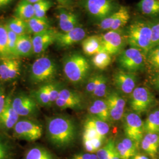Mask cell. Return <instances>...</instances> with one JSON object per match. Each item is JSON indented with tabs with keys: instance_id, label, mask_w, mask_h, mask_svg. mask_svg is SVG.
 <instances>
[{
	"instance_id": "1",
	"label": "cell",
	"mask_w": 159,
	"mask_h": 159,
	"mask_svg": "<svg viewBox=\"0 0 159 159\" xmlns=\"http://www.w3.org/2000/svg\"><path fill=\"white\" fill-rule=\"evenodd\" d=\"M46 130L48 140L58 148L70 145L77 134V127L73 120L63 116L52 117L47 120Z\"/></svg>"
},
{
	"instance_id": "2",
	"label": "cell",
	"mask_w": 159,
	"mask_h": 159,
	"mask_svg": "<svg viewBox=\"0 0 159 159\" xmlns=\"http://www.w3.org/2000/svg\"><path fill=\"white\" fill-rule=\"evenodd\" d=\"M126 39L131 47L137 48L146 55L152 48L151 23L137 20L131 24L127 32Z\"/></svg>"
},
{
	"instance_id": "3",
	"label": "cell",
	"mask_w": 159,
	"mask_h": 159,
	"mask_svg": "<svg viewBox=\"0 0 159 159\" xmlns=\"http://www.w3.org/2000/svg\"><path fill=\"white\" fill-rule=\"evenodd\" d=\"M63 71L67 79L72 83H82L90 71V64L85 57L74 53L66 57L63 63Z\"/></svg>"
},
{
	"instance_id": "4",
	"label": "cell",
	"mask_w": 159,
	"mask_h": 159,
	"mask_svg": "<svg viewBox=\"0 0 159 159\" xmlns=\"http://www.w3.org/2000/svg\"><path fill=\"white\" fill-rule=\"evenodd\" d=\"M57 66L48 57H40L33 64L30 71L31 81L36 84L47 83L57 73Z\"/></svg>"
},
{
	"instance_id": "5",
	"label": "cell",
	"mask_w": 159,
	"mask_h": 159,
	"mask_svg": "<svg viewBox=\"0 0 159 159\" xmlns=\"http://www.w3.org/2000/svg\"><path fill=\"white\" fill-rule=\"evenodd\" d=\"M146 62V55L142 51L133 47L121 51L118 58L120 68L133 73L143 70Z\"/></svg>"
},
{
	"instance_id": "6",
	"label": "cell",
	"mask_w": 159,
	"mask_h": 159,
	"mask_svg": "<svg viewBox=\"0 0 159 159\" xmlns=\"http://www.w3.org/2000/svg\"><path fill=\"white\" fill-rule=\"evenodd\" d=\"M83 6L89 15L99 22L119 8L111 0H84Z\"/></svg>"
},
{
	"instance_id": "7",
	"label": "cell",
	"mask_w": 159,
	"mask_h": 159,
	"mask_svg": "<svg viewBox=\"0 0 159 159\" xmlns=\"http://www.w3.org/2000/svg\"><path fill=\"white\" fill-rule=\"evenodd\" d=\"M123 129L125 136L140 145L144 136L143 122L141 117L134 111H129L123 117Z\"/></svg>"
},
{
	"instance_id": "8",
	"label": "cell",
	"mask_w": 159,
	"mask_h": 159,
	"mask_svg": "<svg viewBox=\"0 0 159 159\" xmlns=\"http://www.w3.org/2000/svg\"><path fill=\"white\" fill-rule=\"evenodd\" d=\"M155 101L153 93L144 87H136L130 94L129 106L133 111L137 114L148 111Z\"/></svg>"
},
{
	"instance_id": "9",
	"label": "cell",
	"mask_w": 159,
	"mask_h": 159,
	"mask_svg": "<svg viewBox=\"0 0 159 159\" xmlns=\"http://www.w3.org/2000/svg\"><path fill=\"white\" fill-rule=\"evenodd\" d=\"M14 130L16 136L27 141L37 140L43 134L42 127L30 120H18L14 127Z\"/></svg>"
},
{
	"instance_id": "10",
	"label": "cell",
	"mask_w": 159,
	"mask_h": 159,
	"mask_svg": "<svg viewBox=\"0 0 159 159\" xmlns=\"http://www.w3.org/2000/svg\"><path fill=\"white\" fill-rule=\"evenodd\" d=\"M101 37L103 51L111 56L117 54L122 51L126 36L125 37L120 32V30H109V31L102 34Z\"/></svg>"
},
{
	"instance_id": "11",
	"label": "cell",
	"mask_w": 159,
	"mask_h": 159,
	"mask_svg": "<svg viewBox=\"0 0 159 159\" xmlns=\"http://www.w3.org/2000/svg\"><path fill=\"white\" fill-rule=\"evenodd\" d=\"M108 107L110 120L113 121H119L125 114V99L115 90L110 91L105 98Z\"/></svg>"
},
{
	"instance_id": "12",
	"label": "cell",
	"mask_w": 159,
	"mask_h": 159,
	"mask_svg": "<svg viewBox=\"0 0 159 159\" xmlns=\"http://www.w3.org/2000/svg\"><path fill=\"white\" fill-rule=\"evenodd\" d=\"M114 83L120 93L130 95L136 88L137 77L133 73L121 70L114 75Z\"/></svg>"
},
{
	"instance_id": "13",
	"label": "cell",
	"mask_w": 159,
	"mask_h": 159,
	"mask_svg": "<svg viewBox=\"0 0 159 159\" xmlns=\"http://www.w3.org/2000/svg\"><path fill=\"white\" fill-rule=\"evenodd\" d=\"M12 106L19 116H29L37 111V103L32 97L20 94L12 99Z\"/></svg>"
},
{
	"instance_id": "14",
	"label": "cell",
	"mask_w": 159,
	"mask_h": 159,
	"mask_svg": "<svg viewBox=\"0 0 159 159\" xmlns=\"http://www.w3.org/2000/svg\"><path fill=\"white\" fill-rule=\"evenodd\" d=\"M85 35V30L79 26L68 32H57L55 43L60 47H67L83 41Z\"/></svg>"
},
{
	"instance_id": "15",
	"label": "cell",
	"mask_w": 159,
	"mask_h": 159,
	"mask_svg": "<svg viewBox=\"0 0 159 159\" xmlns=\"http://www.w3.org/2000/svg\"><path fill=\"white\" fill-rule=\"evenodd\" d=\"M57 33V31L51 28L34 34L32 38L34 53L40 54L46 51L49 46L55 42Z\"/></svg>"
},
{
	"instance_id": "16",
	"label": "cell",
	"mask_w": 159,
	"mask_h": 159,
	"mask_svg": "<svg viewBox=\"0 0 159 159\" xmlns=\"http://www.w3.org/2000/svg\"><path fill=\"white\" fill-rule=\"evenodd\" d=\"M20 61L16 58H4L0 63V80L8 81L16 78L20 71Z\"/></svg>"
},
{
	"instance_id": "17",
	"label": "cell",
	"mask_w": 159,
	"mask_h": 159,
	"mask_svg": "<svg viewBox=\"0 0 159 159\" xmlns=\"http://www.w3.org/2000/svg\"><path fill=\"white\" fill-rule=\"evenodd\" d=\"M12 99L9 96L6 97V104L0 119V125L3 128L10 129L14 128L19 120V115L12 106Z\"/></svg>"
},
{
	"instance_id": "18",
	"label": "cell",
	"mask_w": 159,
	"mask_h": 159,
	"mask_svg": "<svg viewBox=\"0 0 159 159\" xmlns=\"http://www.w3.org/2000/svg\"><path fill=\"white\" fill-rule=\"evenodd\" d=\"M140 144L144 153L152 159H157L159 149V134L146 133Z\"/></svg>"
},
{
	"instance_id": "19",
	"label": "cell",
	"mask_w": 159,
	"mask_h": 159,
	"mask_svg": "<svg viewBox=\"0 0 159 159\" xmlns=\"http://www.w3.org/2000/svg\"><path fill=\"white\" fill-rule=\"evenodd\" d=\"M79 18L73 12L61 10L58 14V24L60 29L64 32H68L79 27Z\"/></svg>"
},
{
	"instance_id": "20",
	"label": "cell",
	"mask_w": 159,
	"mask_h": 159,
	"mask_svg": "<svg viewBox=\"0 0 159 159\" xmlns=\"http://www.w3.org/2000/svg\"><path fill=\"white\" fill-rule=\"evenodd\" d=\"M82 48L87 56H94L103 51L102 37L100 35H91L82 41Z\"/></svg>"
},
{
	"instance_id": "21",
	"label": "cell",
	"mask_w": 159,
	"mask_h": 159,
	"mask_svg": "<svg viewBox=\"0 0 159 159\" xmlns=\"http://www.w3.org/2000/svg\"><path fill=\"white\" fill-rule=\"evenodd\" d=\"M34 53L32 37L28 34L18 35L17 39L16 56L28 57Z\"/></svg>"
},
{
	"instance_id": "22",
	"label": "cell",
	"mask_w": 159,
	"mask_h": 159,
	"mask_svg": "<svg viewBox=\"0 0 159 159\" xmlns=\"http://www.w3.org/2000/svg\"><path fill=\"white\" fill-rule=\"evenodd\" d=\"M89 113L105 122L110 121V114L107 103L104 100L97 99L94 101L88 107Z\"/></svg>"
},
{
	"instance_id": "23",
	"label": "cell",
	"mask_w": 159,
	"mask_h": 159,
	"mask_svg": "<svg viewBox=\"0 0 159 159\" xmlns=\"http://www.w3.org/2000/svg\"><path fill=\"white\" fill-rule=\"evenodd\" d=\"M25 21L27 23V31L29 33L37 34L51 29L50 21L46 17L39 18L34 16Z\"/></svg>"
},
{
	"instance_id": "24",
	"label": "cell",
	"mask_w": 159,
	"mask_h": 159,
	"mask_svg": "<svg viewBox=\"0 0 159 159\" xmlns=\"http://www.w3.org/2000/svg\"><path fill=\"white\" fill-rule=\"evenodd\" d=\"M15 17L27 21L35 16L34 6L28 0H21L15 10Z\"/></svg>"
},
{
	"instance_id": "25",
	"label": "cell",
	"mask_w": 159,
	"mask_h": 159,
	"mask_svg": "<svg viewBox=\"0 0 159 159\" xmlns=\"http://www.w3.org/2000/svg\"><path fill=\"white\" fill-rule=\"evenodd\" d=\"M137 6L144 15L154 16L159 14V0H140Z\"/></svg>"
},
{
	"instance_id": "26",
	"label": "cell",
	"mask_w": 159,
	"mask_h": 159,
	"mask_svg": "<svg viewBox=\"0 0 159 159\" xmlns=\"http://www.w3.org/2000/svg\"><path fill=\"white\" fill-rule=\"evenodd\" d=\"M84 125L90 126L96 129L100 136L105 139L110 131V126L105 122L94 116H90L85 120Z\"/></svg>"
},
{
	"instance_id": "27",
	"label": "cell",
	"mask_w": 159,
	"mask_h": 159,
	"mask_svg": "<svg viewBox=\"0 0 159 159\" xmlns=\"http://www.w3.org/2000/svg\"><path fill=\"white\" fill-rule=\"evenodd\" d=\"M144 131L146 133L159 134V110H156L148 116L143 122Z\"/></svg>"
},
{
	"instance_id": "28",
	"label": "cell",
	"mask_w": 159,
	"mask_h": 159,
	"mask_svg": "<svg viewBox=\"0 0 159 159\" xmlns=\"http://www.w3.org/2000/svg\"><path fill=\"white\" fill-rule=\"evenodd\" d=\"M130 18L129 11L125 7H120L116 11V15L113 24L110 30H119L128 23Z\"/></svg>"
},
{
	"instance_id": "29",
	"label": "cell",
	"mask_w": 159,
	"mask_h": 159,
	"mask_svg": "<svg viewBox=\"0 0 159 159\" xmlns=\"http://www.w3.org/2000/svg\"><path fill=\"white\" fill-rule=\"evenodd\" d=\"M58 98L71 102L77 106L79 109L82 108L83 99L81 95L76 91L69 90L67 89H61Z\"/></svg>"
},
{
	"instance_id": "30",
	"label": "cell",
	"mask_w": 159,
	"mask_h": 159,
	"mask_svg": "<svg viewBox=\"0 0 159 159\" xmlns=\"http://www.w3.org/2000/svg\"><path fill=\"white\" fill-rule=\"evenodd\" d=\"M32 97L42 106L48 107L52 104L46 84L32 92Z\"/></svg>"
},
{
	"instance_id": "31",
	"label": "cell",
	"mask_w": 159,
	"mask_h": 159,
	"mask_svg": "<svg viewBox=\"0 0 159 159\" xmlns=\"http://www.w3.org/2000/svg\"><path fill=\"white\" fill-rule=\"evenodd\" d=\"M92 62L95 67L99 70H104L111 64V55L105 51L100 52L93 56Z\"/></svg>"
},
{
	"instance_id": "32",
	"label": "cell",
	"mask_w": 159,
	"mask_h": 159,
	"mask_svg": "<svg viewBox=\"0 0 159 159\" xmlns=\"http://www.w3.org/2000/svg\"><path fill=\"white\" fill-rule=\"evenodd\" d=\"M25 159H54L52 155L44 148L35 147L27 152Z\"/></svg>"
},
{
	"instance_id": "33",
	"label": "cell",
	"mask_w": 159,
	"mask_h": 159,
	"mask_svg": "<svg viewBox=\"0 0 159 159\" xmlns=\"http://www.w3.org/2000/svg\"><path fill=\"white\" fill-rule=\"evenodd\" d=\"M6 25L18 35L24 34L26 31H27L26 21L16 17L11 19Z\"/></svg>"
},
{
	"instance_id": "34",
	"label": "cell",
	"mask_w": 159,
	"mask_h": 159,
	"mask_svg": "<svg viewBox=\"0 0 159 159\" xmlns=\"http://www.w3.org/2000/svg\"><path fill=\"white\" fill-rule=\"evenodd\" d=\"M51 0H41L34 4L35 17L43 18L46 17V14L52 6Z\"/></svg>"
},
{
	"instance_id": "35",
	"label": "cell",
	"mask_w": 159,
	"mask_h": 159,
	"mask_svg": "<svg viewBox=\"0 0 159 159\" xmlns=\"http://www.w3.org/2000/svg\"><path fill=\"white\" fill-rule=\"evenodd\" d=\"M9 56L8 48V34L6 25L0 24V56L6 58Z\"/></svg>"
},
{
	"instance_id": "36",
	"label": "cell",
	"mask_w": 159,
	"mask_h": 159,
	"mask_svg": "<svg viewBox=\"0 0 159 159\" xmlns=\"http://www.w3.org/2000/svg\"><path fill=\"white\" fill-rule=\"evenodd\" d=\"M146 59L152 68L159 70V45L154 46L148 51Z\"/></svg>"
},
{
	"instance_id": "37",
	"label": "cell",
	"mask_w": 159,
	"mask_h": 159,
	"mask_svg": "<svg viewBox=\"0 0 159 159\" xmlns=\"http://www.w3.org/2000/svg\"><path fill=\"white\" fill-rule=\"evenodd\" d=\"M107 93V79L104 75L100 74L96 88L91 94V96L95 98H101L106 96Z\"/></svg>"
},
{
	"instance_id": "38",
	"label": "cell",
	"mask_w": 159,
	"mask_h": 159,
	"mask_svg": "<svg viewBox=\"0 0 159 159\" xmlns=\"http://www.w3.org/2000/svg\"><path fill=\"white\" fill-rule=\"evenodd\" d=\"M115 147V143L113 140H110L103 147L100 148L96 152L97 156L98 159H110L111 155L114 148Z\"/></svg>"
},
{
	"instance_id": "39",
	"label": "cell",
	"mask_w": 159,
	"mask_h": 159,
	"mask_svg": "<svg viewBox=\"0 0 159 159\" xmlns=\"http://www.w3.org/2000/svg\"><path fill=\"white\" fill-rule=\"evenodd\" d=\"M6 25L8 34V48L9 55L16 56V48L18 35L13 32L11 30L9 29V27H7L6 24Z\"/></svg>"
},
{
	"instance_id": "40",
	"label": "cell",
	"mask_w": 159,
	"mask_h": 159,
	"mask_svg": "<svg viewBox=\"0 0 159 159\" xmlns=\"http://www.w3.org/2000/svg\"><path fill=\"white\" fill-rule=\"evenodd\" d=\"M47 89L48 92L51 104L56 102L59 96L61 91V85L57 83H46Z\"/></svg>"
},
{
	"instance_id": "41",
	"label": "cell",
	"mask_w": 159,
	"mask_h": 159,
	"mask_svg": "<svg viewBox=\"0 0 159 159\" xmlns=\"http://www.w3.org/2000/svg\"><path fill=\"white\" fill-rule=\"evenodd\" d=\"M151 23L152 29V48L159 45V21Z\"/></svg>"
},
{
	"instance_id": "42",
	"label": "cell",
	"mask_w": 159,
	"mask_h": 159,
	"mask_svg": "<svg viewBox=\"0 0 159 159\" xmlns=\"http://www.w3.org/2000/svg\"><path fill=\"white\" fill-rule=\"evenodd\" d=\"M121 142L123 146L130 152L133 156L137 153V149L139 147V145L135 142L127 137L123 139Z\"/></svg>"
},
{
	"instance_id": "43",
	"label": "cell",
	"mask_w": 159,
	"mask_h": 159,
	"mask_svg": "<svg viewBox=\"0 0 159 159\" xmlns=\"http://www.w3.org/2000/svg\"><path fill=\"white\" fill-rule=\"evenodd\" d=\"M116 15V11L114 12L113 14H112L110 16L106 18L105 19L102 20L99 24V29L102 30H110L114 22Z\"/></svg>"
},
{
	"instance_id": "44",
	"label": "cell",
	"mask_w": 159,
	"mask_h": 159,
	"mask_svg": "<svg viewBox=\"0 0 159 159\" xmlns=\"http://www.w3.org/2000/svg\"><path fill=\"white\" fill-rule=\"evenodd\" d=\"M115 147L119 154L121 159H130L133 155L130 152L123 146V143L121 141L115 143Z\"/></svg>"
},
{
	"instance_id": "45",
	"label": "cell",
	"mask_w": 159,
	"mask_h": 159,
	"mask_svg": "<svg viewBox=\"0 0 159 159\" xmlns=\"http://www.w3.org/2000/svg\"><path fill=\"white\" fill-rule=\"evenodd\" d=\"M100 77V74H96L92 76L90 79L89 80L87 85H86V91L87 93L91 94L96 88L97 85L98 84V80Z\"/></svg>"
},
{
	"instance_id": "46",
	"label": "cell",
	"mask_w": 159,
	"mask_h": 159,
	"mask_svg": "<svg viewBox=\"0 0 159 159\" xmlns=\"http://www.w3.org/2000/svg\"><path fill=\"white\" fill-rule=\"evenodd\" d=\"M100 136L95 129L90 126L84 125V131L83 134V138L91 140L92 139ZM101 137V136H100Z\"/></svg>"
},
{
	"instance_id": "47",
	"label": "cell",
	"mask_w": 159,
	"mask_h": 159,
	"mask_svg": "<svg viewBox=\"0 0 159 159\" xmlns=\"http://www.w3.org/2000/svg\"><path fill=\"white\" fill-rule=\"evenodd\" d=\"M10 149L8 146L0 138V159H8Z\"/></svg>"
},
{
	"instance_id": "48",
	"label": "cell",
	"mask_w": 159,
	"mask_h": 159,
	"mask_svg": "<svg viewBox=\"0 0 159 159\" xmlns=\"http://www.w3.org/2000/svg\"><path fill=\"white\" fill-rule=\"evenodd\" d=\"M55 104H56V106L58 108H60L61 110H65V109H67V108L79 109V107L74 104L66 102L62 99H60V98H57V100L56 101Z\"/></svg>"
},
{
	"instance_id": "49",
	"label": "cell",
	"mask_w": 159,
	"mask_h": 159,
	"mask_svg": "<svg viewBox=\"0 0 159 159\" xmlns=\"http://www.w3.org/2000/svg\"><path fill=\"white\" fill-rule=\"evenodd\" d=\"M72 159H98L96 154L90 153H79L74 154Z\"/></svg>"
},
{
	"instance_id": "50",
	"label": "cell",
	"mask_w": 159,
	"mask_h": 159,
	"mask_svg": "<svg viewBox=\"0 0 159 159\" xmlns=\"http://www.w3.org/2000/svg\"><path fill=\"white\" fill-rule=\"evenodd\" d=\"M83 143L84 148L87 152H88L89 153H94L96 152V150L93 147L90 140L85 139V138H83Z\"/></svg>"
},
{
	"instance_id": "51",
	"label": "cell",
	"mask_w": 159,
	"mask_h": 159,
	"mask_svg": "<svg viewBox=\"0 0 159 159\" xmlns=\"http://www.w3.org/2000/svg\"><path fill=\"white\" fill-rule=\"evenodd\" d=\"M104 140V139L100 136L97 137L91 140L92 144L96 150V152L102 148Z\"/></svg>"
},
{
	"instance_id": "52",
	"label": "cell",
	"mask_w": 159,
	"mask_h": 159,
	"mask_svg": "<svg viewBox=\"0 0 159 159\" xmlns=\"http://www.w3.org/2000/svg\"><path fill=\"white\" fill-rule=\"evenodd\" d=\"M6 97L4 90L0 89V119L6 104Z\"/></svg>"
},
{
	"instance_id": "53",
	"label": "cell",
	"mask_w": 159,
	"mask_h": 159,
	"mask_svg": "<svg viewBox=\"0 0 159 159\" xmlns=\"http://www.w3.org/2000/svg\"><path fill=\"white\" fill-rule=\"evenodd\" d=\"M130 159H150V157L146 154L137 153L131 157Z\"/></svg>"
},
{
	"instance_id": "54",
	"label": "cell",
	"mask_w": 159,
	"mask_h": 159,
	"mask_svg": "<svg viewBox=\"0 0 159 159\" xmlns=\"http://www.w3.org/2000/svg\"><path fill=\"white\" fill-rule=\"evenodd\" d=\"M153 83L156 89L159 91V71L155 75L153 80Z\"/></svg>"
},
{
	"instance_id": "55",
	"label": "cell",
	"mask_w": 159,
	"mask_h": 159,
	"mask_svg": "<svg viewBox=\"0 0 159 159\" xmlns=\"http://www.w3.org/2000/svg\"><path fill=\"white\" fill-rule=\"evenodd\" d=\"M14 0H0V8L6 7L10 4Z\"/></svg>"
},
{
	"instance_id": "56",
	"label": "cell",
	"mask_w": 159,
	"mask_h": 159,
	"mask_svg": "<svg viewBox=\"0 0 159 159\" xmlns=\"http://www.w3.org/2000/svg\"><path fill=\"white\" fill-rule=\"evenodd\" d=\"M121 159L120 157L119 154L118 153L116 147H114L112 151L111 155V159Z\"/></svg>"
},
{
	"instance_id": "57",
	"label": "cell",
	"mask_w": 159,
	"mask_h": 159,
	"mask_svg": "<svg viewBox=\"0 0 159 159\" xmlns=\"http://www.w3.org/2000/svg\"><path fill=\"white\" fill-rule=\"evenodd\" d=\"M56 1L61 5H67L70 0H56Z\"/></svg>"
},
{
	"instance_id": "58",
	"label": "cell",
	"mask_w": 159,
	"mask_h": 159,
	"mask_svg": "<svg viewBox=\"0 0 159 159\" xmlns=\"http://www.w3.org/2000/svg\"><path fill=\"white\" fill-rule=\"evenodd\" d=\"M30 2H31V4H34L35 3H36V2H39L40 1H41V0H28Z\"/></svg>"
},
{
	"instance_id": "59",
	"label": "cell",
	"mask_w": 159,
	"mask_h": 159,
	"mask_svg": "<svg viewBox=\"0 0 159 159\" xmlns=\"http://www.w3.org/2000/svg\"><path fill=\"white\" fill-rule=\"evenodd\" d=\"M158 155H159V152H158Z\"/></svg>"
}]
</instances>
